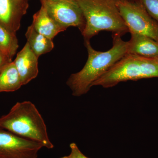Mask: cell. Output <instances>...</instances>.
Instances as JSON below:
<instances>
[{"label": "cell", "mask_w": 158, "mask_h": 158, "mask_svg": "<svg viewBox=\"0 0 158 158\" xmlns=\"http://www.w3.org/2000/svg\"><path fill=\"white\" fill-rule=\"evenodd\" d=\"M113 35V47L106 52L95 50L90 40H85L88 53L87 62L81 70L72 74L66 81L73 96L86 94L94 82L127 54V41L123 40L120 35Z\"/></svg>", "instance_id": "6da1fadb"}, {"label": "cell", "mask_w": 158, "mask_h": 158, "mask_svg": "<svg viewBox=\"0 0 158 158\" xmlns=\"http://www.w3.org/2000/svg\"><path fill=\"white\" fill-rule=\"evenodd\" d=\"M0 128L32 141L44 147L54 148L44 118L34 104L30 101L18 102L9 113L0 117Z\"/></svg>", "instance_id": "7a4b0ae2"}, {"label": "cell", "mask_w": 158, "mask_h": 158, "mask_svg": "<svg viewBox=\"0 0 158 158\" xmlns=\"http://www.w3.org/2000/svg\"><path fill=\"white\" fill-rule=\"evenodd\" d=\"M85 19L82 35L90 40L101 31L122 36L129 32L117 6L118 0H77Z\"/></svg>", "instance_id": "3957f363"}, {"label": "cell", "mask_w": 158, "mask_h": 158, "mask_svg": "<svg viewBox=\"0 0 158 158\" xmlns=\"http://www.w3.org/2000/svg\"><path fill=\"white\" fill-rule=\"evenodd\" d=\"M158 77V57L147 58L126 54L98 80L94 86L114 87L122 82Z\"/></svg>", "instance_id": "277c9868"}, {"label": "cell", "mask_w": 158, "mask_h": 158, "mask_svg": "<svg viewBox=\"0 0 158 158\" xmlns=\"http://www.w3.org/2000/svg\"><path fill=\"white\" fill-rule=\"evenodd\" d=\"M117 6L129 32L158 42V23L148 14L141 0H118Z\"/></svg>", "instance_id": "5b68a950"}, {"label": "cell", "mask_w": 158, "mask_h": 158, "mask_svg": "<svg viewBox=\"0 0 158 158\" xmlns=\"http://www.w3.org/2000/svg\"><path fill=\"white\" fill-rule=\"evenodd\" d=\"M40 1L51 17L65 30L69 27H77L81 33L84 31L85 19L77 0Z\"/></svg>", "instance_id": "8992f818"}, {"label": "cell", "mask_w": 158, "mask_h": 158, "mask_svg": "<svg viewBox=\"0 0 158 158\" xmlns=\"http://www.w3.org/2000/svg\"><path fill=\"white\" fill-rule=\"evenodd\" d=\"M43 145L0 128V158H37Z\"/></svg>", "instance_id": "52a82bcc"}, {"label": "cell", "mask_w": 158, "mask_h": 158, "mask_svg": "<svg viewBox=\"0 0 158 158\" xmlns=\"http://www.w3.org/2000/svg\"><path fill=\"white\" fill-rule=\"evenodd\" d=\"M29 6L26 0H0V26L16 34Z\"/></svg>", "instance_id": "ba28073f"}, {"label": "cell", "mask_w": 158, "mask_h": 158, "mask_svg": "<svg viewBox=\"0 0 158 158\" xmlns=\"http://www.w3.org/2000/svg\"><path fill=\"white\" fill-rule=\"evenodd\" d=\"M38 58L27 42L18 53L13 62L19 74L23 86L28 84L38 75Z\"/></svg>", "instance_id": "9c48e42d"}, {"label": "cell", "mask_w": 158, "mask_h": 158, "mask_svg": "<svg viewBox=\"0 0 158 158\" xmlns=\"http://www.w3.org/2000/svg\"><path fill=\"white\" fill-rule=\"evenodd\" d=\"M127 41V54L147 58L158 57V42L150 37L138 34H131Z\"/></svg>", "instance_id": "30bf717a"}, {"label": "cell", "mask_w": 158, "mask_h": 158, "mask_svg": "<svg viewBox=\"0 0 158 158\" xmlns=\"http://www.w3.org/2000/svg\"><path fill=\"white\" fill-rule=\"evenodd\" d=\"M32 25L40 34L53 40L65 29L57 23L49 15L45 7L41 5L39 11L34 15Z\"/></svg>", "instance_id": "8fae6325"}, {"label": "cell", "mask_w": 158, "mask_h": 158, "mask_svg": "<svg viewBox=\"0 0 158 158\" xmlns=\"http://www.w3.org/2000/svg\"><path fill=\"white\" fill-rule=\"evenodd\" d=\"M25 36L27 42L38 58L41 55L49 52L54 48L53 40L38 33L32 24L28 27Z\"/></svg>", "instance_id": "7c38bea8"}, {"label": "cell", "mask_w": 158, "mask_h": 158, "mask_svg": "<svg viewBox=\"0 0 158 158\" xmlns=\"http://www.w3.org/2000/svg\"><path fill=\"white\" fill-rule=\"evenodd\" d=\"M22 86L15 65L13 62H10L0 73V93L14 92Z\"/></svg>", "instance_id": "4fadbf2b"}, {"label": "cell", "mask_w": 158, "mask_h": 158, "mask_svg": "<svg viewBox=\"0 0 158 158\" xmlns=\"http://www.w3.org/2000/svg\"><path fill=\"white\" fill-rule=\"evenodd\" d=\"M19 48L16 34L0 26V51L12 59Z\"/></svg>", "instance_id": "5bb4252c"}, {"label": "cell", "mask_w": 158, "mask_h": 158, "mask_svg": "<svg viewBox=\"0 0 158 158\" xmlns=\"http://www.w3.org/2000/svg\"><path fill=\"white\" fill-rule=\"evenodd\" d=\"M148 13L158 23V0H141Z\"/></svg>", "instance_id": "9a60e30c"}, {"label": "cell", "mask_w": 158, "mask_h": 158, "mask_svg": "<svg viewBox=\"0 0 158 158\" xmlns=\"http://www.w3.org/2000/svg\"><path fill=\"white\" fill-rule=\"evenodd\" d=\"M69 147L71 150L70 154L60 158H89L81 152L75 143H71Z\"/></svg>", "instance_id": "2e32d148"}, {"label": "cell", "mask_w": 158, "mask_h": 158, "mask_svg": "<svg viewBox=\"0 0 158 158\" xmlns=\"http://www.w3.org/2000/svg\"><path fill=\"white\" fill-rule=\"evenodd\" d=\"M11 59L0 51V73L9 63L12 62Z\"/></svg>", "instance_id": "e0dca14e"}, {"label": "cell", "mask_w": 158, "mask_h": 158, "mask_svg": "<svg viewBox=\"0 0 158 158\" xmlns=\"http://www.w3.org/2000/svg\"><path fill=\"white\" fill-rule=\"evenodd\" d=\"M48 1H52V2H57V1H62V0H48Z\"/></svg>", "instance_id": "ac0fdd59"}, {"label": "cell", "mask_w": 158, "mask_h": 158, "mask_svg": "<svg viewBox=\"0 0 158 158\" xmlns=\"http://www.w3.org/2000/svg\"><path fill=\"white\" fill-rule=\"evenodd\" d=\"M26 1H28L29 0H26Z\"/></svg>", "instance_id": "d6986e66"}]
</instances>
